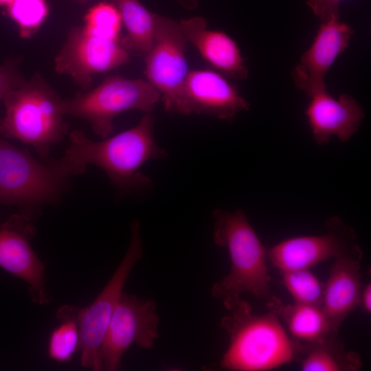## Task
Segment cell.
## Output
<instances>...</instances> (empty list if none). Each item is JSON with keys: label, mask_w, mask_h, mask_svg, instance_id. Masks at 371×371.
<instances>
[{"label": "cell", "mask_w": 371, "mask_h": 371, "mask_svg": "<svg viewBox=\"0 0 371 371\" xmlns=\"http://www.w3.org/2000/svg\"><path fill=\"white\" fill-rule=\"evenodd\" d=\"M230 313L220 322L229 344L218 368L229 371H266L296 361L300 344L281 324L276 312H252L241 297L225 304Z\"/></svg>", "instance_id": "2"}, {"label": "cell", "mask_w": 371, "mask_h": 371, "mask_svg": "<svg viewBox=\"0 0 371 371\" xmlns=\"http://www.w3.org/2000/svg\"><path fill=\"white\" fill-rule=\"evenodd\" d=\"M362 258L363 251L358 245L335 258L330 269L324 284L322 309L333 333L338 334L344 320L360 306Z\"/></svg>", "instance_id": "16"}, {"label": "cell", "mask_w": 371, "mask_h": 371, "mask_svg": "<svg viewBox=\"0 0 371 371\" xmlns=\"http://www.w3.org/2000/svg\"><path fill=\"white\" fill-rule=\"evenodd\" d=\"M159 322L155 302L122 293L101 346L102 370H118L123 355L133 344L151 348L159 335Z\"/></svg>", "instance_id": "9"}, {"label": "cell", "mask_w": 371, "mask_h": 371, "mask_svg": "<svg viewBox=\"0 0 371 371\" xmlns=\"http://www.w3.org/2000/svg\"><path fill=\"white\" fill-rule=\"evenodd\" d=\"M7 6L8 16L16 23L23 38L33 36L48 14L45 0H14Z\"/></svg>", "instance_id": "23"}, {"label": "cell", "mask_w": 371, "mask_h": 371, "mask_svg": "<svg viewBox=\"0 0 371 371\" xmlns=\"http://www.w3.org/2000/svg\"><path fill=\"white\" fill-rule=\"evenodd\" d=\"M36 234L32 216L12 215L0 225V267L28 284L32 301L40 305L49 303L45 284V267L33 250L30 241Z\"/></svg>", "instance_id": "12"}, {"label": "cell", "mask_w": 371, "mask_h": 371, "mask_svg": "<svg viewBox=\"0 0 371 371\" xmlns=\"http://www.w3.org/2000/svg\"><path fill=\"white\" fill-rule=\"evenodd\" d=\"M19 58H9L0 65V102L9 91L26 82L19 69Z\"/></svg>", "instance_id": "25"}, {"label": "cell", "mask_w": 371, "mask_h": 371, "mask_svg": "<svg viewBox=\"0 0 371 371\" xmlns=\"http://www.w3.org/2000/svg\"><path fill=\"white\" fill-rule=\"evenodd\" d=\"M160 97L148 80L106 76L94 89L63 100L62 110L64 115L88 122L104 139L113 133V120L119 114L130 110L151 113Z\"/></svg>", "instance_id": "5"}, {"label": "cell", "mask_w": 371, "mask_h": 371, "mask_svg": "<svg viewBox=\"0 0 371 371\" xmlns=\"http://www.w3.org/2000/svg\"><path fill=\"white\" fill-rule=\"evenodd\" d=\"M74 1H77L78 3H84L87 2L89 0H74Z\"/></svg>", "instance_id": "30"}, {"label": "cell", "mask_w": 371, "mask_h": 371, "mask_svg": "<svg viewBox=\"0 0 371 371\" xmlns=\"http://www.w3.org/2000/svg\"><path fill=\"white\" fill-rule=\"evenodd\" d=\"M360 305L367 314L371 313V283L369 282L361 289Z\"/></svg>", "instance_id": "27"}, {"label": "cell", "mask_w": 371, "mask_h": 371, "mask_svg": "<svg viewBox=\"0 0 371 371\" xmlns=\"http://www.w3.org/2000/svg\"><path fill=\"white\" fill-rule=\"evenodd\" d=\"M122 23L117 8L112 3L103 1L87 12L84 28L94 36L119 41Z\"/></svg>", "instance_id": "24"}, {"label": "cell", "mask_w": 371, "mask_h": 371, "mask_svg": "<svg viewBox=\"0 0 371 371\" xmlns=\"http://www.w3.org/2000/svg\"><path fill=\"white\" fill-rule=\"evenodd\" d=\"M187 42L191 43L203 59L212 68L228 78L243 80L248 68L236 42L225 32L207 28L202 16L179 21Z\"/></svg>", "instance_id": "17"}, {"label": "cell", "mask_w": 371, "mask_h": 371, "mask_svg": "<svg viewBox=\"0 0 371 371\" xmlns=\"http://www.w3.org/2000/svg\"><path fill=\"white\" fill-rule=\"evenodd\" d=\"M111 3L127 32L122 45L127 50L145 56L154 42L156 13L148 10L139 0H111Z\"/></svg>", "instance_id": "20"}, {"label": "cell", "mask_w": 371, "mask_h": 371, "mask_svg": "<svg viewBox=\"0 0 371 371\" xmlns=\"http://www.w3.org/2000/svg\"><path fill=\"white\" fill-rule=\"evenodd\" d=\"M212 215L214 241L227 250L231 262L229 273L212 286V296L223 305L244 293L271 301L275 296L270 288L267 251L245 214L216 209Z\"/></svg>", "instance_id": "3"}, {"label": "cell", "mask_w": 371, "mask_h": 371, "mask_svg": "<svg viewBox=\"0 0 371 371\" xmlns=\"http://www.w3.org/2000/svg\"><path fill=\"white\" fill-rule=\"evenodd\" d=\"M345 0H308L307 4L322 21L333 16H340L339 3Z\"/></svg>", "instance_id": "26"}, {"label": "cell", "mask_w": 371, "mask_h": 371, "mask_svg": "<svg viewBox=\"0 0 371 371\" xmlns=\"http://www.w3.org/2000/svg\"><path fill=\"white\" fill-rule=\"evenodd\" d=\"M129 247L123 259L106 286L88 306L80 308V365L91 370H102L100 349L116 304L124 284L143 253L139 223H131Z\"/></svg>", "instance_id": "7"}, {"label": "cell", "mask_w": 371, "mask_h": 371, "mask_svg": "<svg viewBox=\"0 0 371 371\" xmlns=\"http://www.w3.org/2000/svg\"><path fill=\"white\" fill-rule=\"evenodd\" d=\"M249 106L228 78L214 69H196L188 72L184 83L180 114L231 121Z\"/></svg>", "instance_id": "13"}, {"label": "cell", "mask_w": 371, "mask_h": 371, "mask_svg": "<svg viewBox=\"0 0 371 371\" xmlns=\"http://www.w3.org/2000/svg\"><path fill=\"white\" fill-rule=\"evenodd\" d=\"M178 2L186 9H194L197 5L198 2L196 0H177Z\"/></svg>", "instance_id": "28"}, {"label": "cell", "mask_w": 371, "mask_h": 371, "mask_svg": "<svg viewBox=\"0 0 371 371\" xmlns=\"http://www.w3.org/2000/svg\"><path fill=\"white\" fill-rule=\"evenodd\" d=\"M267 306L276 312L289 335L299 344H311L333 333L322 307L297 303L285 305L276 296Z\"/></svg>", "instance_id": "19"}, {"label": "cell", "mask_w": 371, "mask_h": 371, "mask_svg": "<svg viewBox=\"0 0 371 371\" xmlns=\"http://www.w3.org/2000/svg\"><path fill=\"white\" fill-rule=\"evenodd\" d=\"M326 233L284 240L267 251V259L280 271L310 269L358 245L352 227L337 216L326 221Z\"/></svg>", "instance_id": "11"}, {"label": "cell", "mask_w": 371, "mask_h": 371, "mask_svg": "<svg viewBox=\"0 0 371 371\" xmlns=\"http://www.w3.org/2000/svg\"><path fill=\"white\" fill-rule=\"evenodd\" d=\"M187 41L179 21L155 14L153 44L145 55V76L160 93L164 109L181 113L184 83L188 74Z\"/></svg>", "instance_id": "8"}, {"label": "cell", "mask_w": 371, "mask_h": 371, "mask_svg": "<svg viewBox=\"0 0 371 371\" xmlns=\"http://www.w3.org/2000/svg\"><path fill=\"white\" fill-rule=\"evenodd\" d=\"M3 101L5 115L0 119V135L32 146L43 159L68 133L63 100L38 74L9 91Z\"/></svg>", "instance_id": "4"}, {"label": "cell", "mask_w": 371, "mask_h": 371, "mask_svg": "<svg viewBox=\"0 0 371 371\" xmlns=\"http://www.w3.org/2000/svg\"><path fill=\"white\" fill-rule=\"evenodd\" d=\"M282 283L294 303L322 307L324 284L309 269L281 271Z\"/></svg>", "instance_id": "22"}, {"label": "cell", "mask_w": 371, "mask_h": 371, "mask_svg": "<svg viewBox=\"0 0 371 371\" xmlns=\"http://www.w3.org/2000/svg\"><path fill=\"white\" fill-rule=\"evenodd\" d=\"M154 126L153 115L146 113L136 126L101 141L89 139L82 131H73L64 155L53 164L67 179L82 175L89 165H95L122 191L146 187L151 179L139 171L140 168L167 155L155 142Z\"/></svg>", "instance_id": "1"}, {"label": "cell", "mask_w": 371, "mask_h": 371, "mask_svg": "<svg viewBox=\"0 0 371 371\" xmlns=\"http://www.w3.org/2000/svg\"><path fill=\"white\" fill-rule=\"evenodd\" d=\"M305 115L313 137L318 145L327 144L332 137L348 141L361 124L365 114L356 100L348 93L335 98L326 89L310 96Z\"/></svg>", "instance_id": "15"}, {"label": "cell", "mask_w": 371, "mask_h": 371, "mask_svg": "<svg viewBox=\"0 0 371 371\" xmlns=\"http://www.w3.org/2000/svg\"><path fill=\"white\" fill-rule=\"evenodd\" d=\"M67 180L53 163L43 164L0 139V205H19L31 216L30 207L56 201Z\"/></svg>", "instance_id": "6"}, {"label": "cell", "mask_w": 371, "mask_h": 371, "mask_svg": "<svg viewBox=\"0 0 371 371\" xmlns=\"http://www.w3.org/2000/svg\"><path fill=\"white\" fill-rule=\"evenodd\" d=\"M80 308L65 305L56 312L59 322L49 338L47 353L58 363L67 362L80 349V333L78 323Z\"/></svg>", "instance_id": "21"}, {"label": "cell", "mask_w": 371, "mask_h": 371, "mask_svg": "<svg viewBox=\"0 0 371 371\" xmlns=\"http://www.w3.org/2000/svg\"><path fill=\"white\" fill-rule=\"evenodd\" d=\"M14 0H0V5H8Z\"/></svg>", "instance_id": "29"}, {"label": "cell", "mask_w": 371, "mask_h": 371, "mask_svg": "<svg viewBox=\"0 0 371 371\" xmlns=\"http://www.w3.org/2000/svg\"><path fill=\"white\" fill-rule=\"evenodd\" d=\"M130 60L119 41L94 36L84 27H73L54 60V69L68 75L83 90L92 85L93 76L124 65Z\"/></svg>", "instance_id": "10"}, {"label": "cell", "mask_w": 371, "mask_h": 371, "mask_svg": "<svg viewBox=\"0 0 371 371\" xmlns=\"http://www.w3.org/2000/svg\"><path fill=\"white\" fill-rule=\"evenodd\" d=\"M296 361L303 371H358L363 366L359 355L347 350L334 333L311 344H300Z\"/></svg>", "instance_id": "18"}, {"label": "cell", "mask_w": 371, "mask_h": 371, "mask_svg": "<svg viewBox=\"0 0 371 371\" xmlns=\"http://www.w3.org/2000/svg\"><path fill=\"white\" fill-rule=\"evenodd\" d=\"M310 47L292 71L296 87L308 96L326 89L325 76L337 57L347 48L354 30L333 16L322 21Z\"/></svg>", "instance_id": "14"}]
</instances>
